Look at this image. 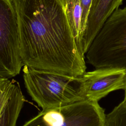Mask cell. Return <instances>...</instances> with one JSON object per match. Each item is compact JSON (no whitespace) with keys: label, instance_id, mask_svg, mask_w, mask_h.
<instances>
[{"label":"cell","instance_id":"6da1fadb","mask_svg":"<svg viewBox=\"0 0 126 126\" xmlns=\"http://www.w3.org/2000/svg\"><path fill=\"white\" fill-rule=\"evenodd\" d=\"M23 65L78 77L86 69L66 12V0H13Z\"/></svg>","mask_w":126,"mask_h":126},{"label":"cell","instance_id":"7a4b0ae2","mask_svg":"<svg viewBox=\"0 0 126 126\" xmlns=\"http://www.w3.org/2000/svg\"><path fill=\"white\" fill-rule=\"evenodd\" d=\"M86 54L88 62L95 68L126 69V6L118 8L108 17Z\"/></svg>","mask_w":126,"mask_h":126},{"label":"cell","instance_id":"3957f363","mask_svg":"<svg viewBox=\"0 0 126 126\" xmlns=\"http://www.w3.org/2000/svg\"><path fill=\"white\" fill-rule=\"evenodd\" d=\"M24 85L32 99L42 109L58 107L83 100L77 77L45 72L24 65Z\"/></svg>","mask_w":126,"mask_h":126},{"label":"cell","instance_id":"277c9868","mask_svg":"<svg viewBox=\"0 0 126 126\" xmlns=\"http://www.w3.org/2000/svg\"><path fill=\"white\" fill-rule=\"evenodd\" d=\"M105 117L98 102L83 100L42 109L22 126H105Z\"/></svg>","mask_w":126,"mask_h":126},{"label":"cell","instance_id":"5b68a950","mask_svg":"<svg viewBox=\"0 0 126 126\" xmlns=\"http://www.w3.org/2000/svg\"><path fill=\"white\" fill-rule=\"evenodd\" d=\"M23 66L14 3L13 0H0V77H15Z\"/></svg>","mask_w":126,"mask_h":126},{"label":"cell","instance_id":"8992f818","mask_svg":"<svg viewBox=\"0 0 126 126\" xmlns=\"http://www.w3.org/2000/svg\"><path fill=\"white\" fill-rule=\"evenodd\" d=\"M126 69L103 67L85 72L77 78L79 93L85 100L97 101L110 93L125 88Z\"/></svg>","mask_w":126,"mask_h":126},{"label":"cell","instance_id":"52a82bcc","mask_svg":"<svg viewBox=\"0 0 126 126\" xmlns=\"http://www.w3.org/2000/svg\"><path fill=\"white\" fill-rule=\"evenodd\" d=\"M123 0H92L81 38L80 51L84 56L104 22Z\"/></svg>","mask_w":126,"mask_h":126},{"label":"cell","instance_id":"ba28073f","mask_svg":"<svg viewBox=\"0 0 126 126\" xmlns=\"http://www.w3.org/2000/svg\"><path fill=\"white\" fill-rule=\"evenodd\" d=\"M25 98L18 82L13 87L11 96L0 117V126H16Z\"/></svg>","mask_w":126,"mask_h":126},{"label":"cell","instance_id":"9c48e42d","mask_svg":"<svg viewBox=\"0 0 126 126\" xmlns=\"http://www.w3.org/2000/svg\"><path fill=\"white\" fill-rule=\"evenodd\" d=\"M66 12L73 35L80 52L82 10L80 0H66Z\"/></svg>","mask_w":126,"mask_h":126},{"label":"cell","instance_id":"30bf717a","mask_svg":"<svg viewBox=\"0 0 126 126\" xmlns=\"http://www.w3.org/2000/svg\"><path fill=\"white\" fill-rule=\"evenodd\" d=\"M105 126H126V103L124 101L106 115Z\"/></svg>","mask_w":126,"mask_h":126},{"label":"cell","instance_id":"8fae6325","mask_svg":"<svg viewBox=\"0 0 126 126\" xmlns=\"http://www.w3.org/2000/svg\"><path fill=\"white\" fill-rule=\"evenodd\" d=\"M15 81L14 80L0 77V117L11 96Z\"/></svg>","mask_w":126,"mask_h":126},{"label":"cell","instance_id":"7c38bea8","mask_svg":"<svg viewBox=\"0 0 126 126\" xmlns=\"http://www.w3.org/2000/svg\"><path fill=\"white\" fill-rule=\"evenodd\" d=\"M82 10V21H81V31L82 35L85 29L87 18L89 13L92 0H80ZM82 38V36H81ZM81 46V45H80ZM81 52V51H80Z\"/></svg>","mask_w":126,"mask_h":126},{"label":"cell","instance_id":"4fadbf2b","mask_svg":"<svg viewBox=\"0 0 126 126\" xmlns=\"http://www.w3.org/2000/svg\"><path fill=\"white\" fill-rule=\"evenodd\" d=\"M124 91H125V96L124 99V101L126 103V75L125 78V88H124Z\"/></svg>","mask_w":126,"mask_h":126}]
</instances>
